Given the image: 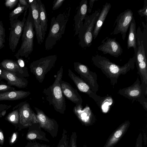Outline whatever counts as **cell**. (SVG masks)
Masks as SVG:
<instances>
[{"label":"cell","mask_w":147,"mask_h":147,"mask_svg":"<svg viewBox=\"0 0 147 147\" xmlns=\"http://www.w3.org/2000/svg\"><path fill=\"white\" fill-rule=\"evenodd\" d=\"M91 59L93 64L100 69L110 80L111 84L114 86L117 83L118 79L121 75H125L128 71L134 69L136 55L134 54L127 63L121 66L112 62L106 57L98 54L93 56Z\"/></svg>","instance_id":"6da1fadb"},{"label":"cell","mask_w":147,"mask_h":147,"mask_svg":"<svg viewBox=\"0 0 147 147\" xmlns=\"http://www.w3.org/2000/svg\"><path fill=\"white\" fill-rule=\"evenodd\" d=\"M71 10L70 7H67L63 12L51 19L49 32L45 42L46 50L52 49L61 39L65 32Z\"/></svg>","instance_id":"7a4b0ae2"},{"label":"cell","mask_w":147,"mask_h":147,"mask_svg":"<svg viewBox=\"0 0 147 147\" xmlns=\"http://www.w3.org/2000/svg\"><path fill=\"white\" fill-rule=\"evenodd\" d=\"M63 67L61 66L57 71L54 82L49 87L44 88L42 93L50 105L55 110L64 114L66 109L65 99L61 89L60 82L62 80Z\"/></svg>","instance_id":"3957f363"},{"label":"cell","mask_w":147,"mask_h":147,"mask_svg":"<svg viewBox=\"0 0 147 147\" xmlns=\"http://www.w3.org/2000/svg\"><path fill=\"white\" fill-rule=\"evenodd\" d=\"M28 9V15L22 35V44L20 49L14 55L17 59L20 57H28L33 51L35 32L34 29V24L30 6Z\"/></svg>","instance_id":"277c9868"},{"label":"cell","mask_w":147,"mask_h":147,"mask_svg":"<svg viewBox=\"0 0 147 147\" xmlns=\"http://www.w3.org/2000/svg\"><path fill=\"white\" fill-rule=\"evenodd\" d=\"M100 10L99 9L96 10L85 18L83 26L78 34L79 44L82 48L89 47L92 44V32Z\"/></svg>","instance_id":"5b68a950"},{"label":"cell","mask_w":147,"mask_h":147,"mask_svg":"<svg viewBox=\"0 0 147 147\" xmlns=\"http://www.w3.org/2000/svg\"><path fill=\"white\" fill-rule=\"evenodd\" d=\"M57 59L56 55H50L34 61L30 63V71L39 83L43 82L46 75L54 67Z\"/></svg>","instance_id":"8992f818"},{"label":"cell","mask_w":147,"mask_h":147,"mask_svg":"<svg viewBox=\"0 0 147 147\" xmlns=\"http://www.w3.org/2000/svg\"><path fill=\"white\" fill-rule=\"evenodd\" d=\"M19 121L18 130L26 128L32 124L38 123L36 115L32 110L30 105L24 102L20 105L19 110Z\"/></svg>","instance_id":"52a82bcc"},{"label":"cell","mask_w":147,"mask_h":147,"mask_svg":"<svg viewBox=\"0 0 147 147\" xmlns=\"http://www.w3.org/2000/svg\"><path fill=\"white\" fill-rule=\"evenodd\" d=\"M27 10L24 12L22 20H16L10 22V27L9 38V48L14 52L17 47L20 37L22 36L24 24L26 20Z\"/></svg>","instance_id":"ba28073f"},{"label":"cell","mask_w":147,"mask_h":147,"mask_svg":"<svg viewBox=\"0 0 147 147\" xmlns=\"http://www.w3.org/2000/svg\"><path fill=\"white\" fill-rule=\"evenodd\" d=\"M74 67L75 71L80 75V78L88 85L92 90L96 93L99 88L96 73L91 71L87 66L79 62H74Z\"/></svg>","instance_id":"9c48e42d"},{"label":"cell","mask_w":147,"mask_h":147,"mask_svg":"<svg viewBox=\"0 0 147 147\" xmlns=\"http://www.w3.org/2000/svg\"><path fill=\"white\" fill-rule=\"evenodd\" d=\"M134 18L133 12L131 9H127L121 13L116 20L115 24L116 25L111 34L121 33L122 39L125 40L126 33Z\"/></svg>","instance_id":"30bf717a"},{"label":"cell","mask_w":147,"mask_h":147,"mask_svg":"<svg viewBox=\"0 0 147 147\" xmlns=\"http://www.w3.org/2000/svg\"><path fill=\"white\" fill-rule=\"evenodd\" d=\"M34 108L36 112L38 123L41 128L47 132L53 138L56 137L59 127L57 121L55 119L49 117L41 109L36 107Z\"/></svg>","instance_id":"8fae6325"},{"label":"cell","mask_w":147,"mask_h":147,"mask_svg":"<svg viewBox=\"0 0 147 147\" xmlns=\"http://www.w3.org/2000/svg\"><path fill=\"white\" fill-rule=\"evenodd\" d=\"M68 75L74 82L79 90L85 93L93 99L99 106H100L105 97H100L92 90L88 85L81 78L76 76L69 69Z\"/></svg>","instance_id":"7c38bea8"},{"label":"cell","mask_w":147,"mask_h":147,"mask_svg":"<svg viewBox=\"0 0 147 147\" xmlns=\"http://www.w3.org/2000/svg\"><path fill=\"white\" fill-rule=\"evenodd\" d=\"M98 50L104 54H109L115 57H118L122 53L123 50L120 44L116 40V38L107 37L101 42L98 47Z\"/></svg>","instance_id":"4fadbf2b"},{"label":"cell","mask_w":147,"mask_h":147,"mask_svg":"<svg viewBox=\"0 0 147 147\" xmlns=\"http://www.w3.org/2000/svg\"><path fill=\"white\" fill-rule=\"evenodd\" d=\"M120 95L132 100L133 103L144 94L138 77L131 86L119 90L117 92Z\"/></svg>","instance_id":"5bb4252c"},{"label":"cell","mask_w":147,"mask_h":147,"mask_svg":"<svg viewBox=\"0 0 147 147\" xmlns=\"http://www.w3.org/2000/svg\"><path fill=\"white\" fill-rule=\"evenodd\" d=\"M60 83L61 90L64 96L76 104V105H82V99L77 90L66 82L61 80Z\"/></svg>","instance_id":"9a60e30c"},{"label":"cell","mask_w":147,"mask_h":147,"mask_svg":"<svg viewBox=\"0 0 147 147\" xmlns=\"http://www.w3.org/2000/svg\"><path fill=\"white\" fill-rule=\"evenodd\" d=\"M87 3V0H82L74 16L75 36L78 34L79 31L83 26L85 18L87 15L88 8Z\"/></svg>","instance_id":"2e32d148"},{"label":"cell","mask_w":147,"mask_h":147,"mask_svg":"<svg viewBox=\"0 0 147 147\" xmlns=\"http://www.w3.org/2000/svg\"><path fill=\"white\" fill-rule=\"evenodd\" d=\"M33 20L35 32L38 44L41 45L43 42L39 15V5L37 0H34L30 4Z\"/></svg>","instance_id":"e0dca14e"},{"label":"cell","mask_w":147,"mask_h":147,"mask_svg":"<svg viewBox=\"0 0 147 147\" xmlns=\"http://www.w3.org/2000/svg\"><path fill=\"white\" fill-rule=\"evenodd\" d=\"M0 76L5 80L11 86L21 88L26 87L28 85V81L26 79L19 78L15 74L4 69L0 71Z\"/></svg>","instance_id":"ac0fdd59"},{"label":"cell","mask_w":147,"mask_h":147,"mask_svg":"<svg viewBox=\"0 0 147 147\" xmlns=\"http://www.w3.org/2000/svg\"><path fill=\"white\" fill-rule=\"evenodd\" d=\"M26 138L29 141L39 140L48 142L49 140L47 138L45 133L42 130L39 124L35 123L28 127Z\"/></svg>","instance_id":"d6986e66"},{"label":"cell","mask_w":147,"mask_h":147,"mask_svg":"<svg viewBox=\"0 0 147 147\" xmlns=\"http://www.w3.org/2000/svg\"><path fill=\"white\" fill-rule=\"evenodd\" d=\"M111 7V4L107 2L101 9L92 32L94 39H95L97 37Z\"/></svg>","instance_id":"ffe728a7"},{"label":"cell","mask_w":147,"mask_h":147,"mask_svg":"<svg viewBox=\"0 0 147 147\" xmlns=\"http://www.w3.org/2000/svg\"><path fill=\"white\" fill-rule=\"evenodd\" d=\"M29 91L12 90L0 93V101L14 100L25 98L30 95Z\"/></svg>","instance_id":"44dd1931"},{"label":"cell","mask_w":147,"mask_h":147,"mask_svg":"<svg viewBox=\"0 0 147 147\" xmlns=\"http://www.w3.org/2000/svg\"><path fill=\"white\" fill-rule=\"evenodd\" d=\"M129 32L127 40V48H131L134 49L135 55L137 52V40L136 38V24L134 18L131 22L129 26Z\"/></svg>","instance_id":"7402d4cb"},{"label":"cell","mask_w":147,"mask_h":147,"mask_svg":"<svg viewBox=\"0 0 147 147\" xmlns=\"http://www.w3.org/2000/svg\"><path fill=\"white\" fill-rule=\"evenodd\" d=\"M73 111L75 115L82 122L84 123L89 122L91 114L88 107L86 106L83 109L82 105H76Z\"/></svg>","instance_id":"603a6c76"},{"label":"cell","mask_w":147,"mask_h":147,"mask_svg":"<svg viewBox=\"0 0 147 147\" xmlns=\"http://www.w3.org/2000/svg\"><path fill=\"white\" fill-rule=\"evenodd\" d=\"M39 5V15L43 39L44 40L48 26V19L44 4L40 0H37Z\"/></svg>","instance_id":"cb8c5ba5"},{"label":"cell","mask_w":147,"mask_h":147,"mask_svg":"<svg viewBox=\"0 0 147 147\" xmlns=\"http://www.w3.org/2000/svg\"><path fill=\"white\" fill-rule=\"evenodd\" d=\"M0 65L4 69L15 75L16 72L19 71L21 74L25 72L29 75L27 70L23 69V68L21 67L17 63L12 60L4 59L1 63Z\"/></svg>","instance_id":"d4e9b609"},{"label":"cell","mask_w":147,"mask_h":147,"mask_svg":"<svg viewBox=\"0 0 147 147\" xmlns=\"http://www.w3.org/2000/svg\"><path fill=\"white\" fill-rule=\"evenodd\" d=\"M17 5V7L9 13V17L10 22L17 20L18 17L23 12L27 10L30 7V6H21L18 3Z\"/></svg>","instance_id":"484cf974"},{"label":"cell","mask_w":147,"mask_h":147,"mask_svg":"<svg viewBox=\"0 0 147 147\" xmlns=\"http://www.w3.org/2000/svg\"><path fill=\"white\" fill-rule=\"evenodd\" d=\"M5 119L18 128L19 121L18 111L16 109L11 112L6 116Z\"/></svg>","instance_id":"4316f807"},{"label":"cell","mask_w":147,"mask_h":147,"mask_svg":"<svg viewBox=\"0 0 147 147\" xmlns=\"http://www.w3.org/2000/svg\"><path fill=\"white\" fill-rule=\"evenodd\" d=\"M57 147H71L67 131L65 128L63 129L62 137L59 141Z\"/></svg>","instance_id":"83f0119b"},{"label":"cell","mask_w":147,"mask_h":147,"mask_svg":"<svg viewBox=\"0 0 147 147\" xmlns=\"http://www.w3.org/2000/svg\"><path fill=\"white\" fill-rule=\"evenodd\" d=\"M138 14L141 16H145L146 21H147V0L144 1V5L143 8L139 9L138 11Z\"/></svg>","instance_id":"f1b7e54d"},{"label":"cell","mask_w":147,"mask_h":147,"mask_svg":"<svg viewBox=\"0 0 147 147\" xmlns=\"http://www.w3.org/2000/svg\"><path fill=\"white\" fill-rule=\"evenodd\" d=\"M24 147H51L50 146L46 144H41L34 141H29Z\"/></svg>","instance_id":"f546056e"},{"label":"cell","mask_w":147,"mask_h":147,"mask_svg":"<svg viewBox=\"0 0 147 147\" xmlns=\"http://www.w3.org/2000/svg\"><path fill=\"white\" fill-rule=\"evenodd\" d=\"M18 0H5V6L11 9L18 3Z\"/></svg>","instance_id":"4dcf8cb0"},{"label":"cell","mask_w":147,"mask_h":147,"mask_svg":"<svg viewBox=\"0 0 147 147\" xmlns=\"http://www.w3.org/2000/svg\"><path fill=\"white\" fill-rule=\"evenodd\" d=\"M77 138V134L76 132L72 133L71 135L69 142L71 147H77L76 144Z\"/></svg>","instance_id":"1f68e13d"},{"label":"cell","mask_w":147,"mask_h":147,"mask_svg":"<svg viewBox=\"0 0 147 147\" xmlns=\"http://www.w3.org/2000/svg\"><path fill=\"white\" fill-rule=\"evenodd\" d=\"M5 30L3 27L2 22L0 21V40L3 43L5 42Z\"/></svg>","instance_id":"d6a6232c"},{"label":"cell","mask_w":147,"mask_h":147,"mask_svg":"<svg viewBox=\"0 0 147 147\" xmlns=\"http://www.w3.org/2000/svg\"><path fill=\"white\" fill-rule=\"evenodd\" d=\"M14 89V88L4 84H0V93L1 92H7V91H12Z\"/></svg>","instance_id":"836d02e7"},{"label":"cell","mask_w":147,"mask_h":147,"mask_svg":"<svg viewBox=\"0 0 147 147\" xmlns=\"http://www.w3.org/2000/svg\"><path fill=\"white\" fill-rule=\"evenodd\" d=\"M65 0H55L53 3L52 9L55 10L59 8L62 5Z\"/></svg>","instance_id":"e575fe53"},{"label":"cell","mask_w":147,"mask_h":147,"mask_svg":"<svg viewBox=\"0 0 147 147\" xmlns=\"http://www.w3.org/2000/svg\"><path fill=\"white\" fill-rule=\"evenodd\" d=\"M137 101L143 106L144 109L147 110V101L146 98H145L144 95H143Z\"/></svg>","instance_id":"d590c367"},{"label":"cell","mask_w":147,"mask_h":147,"mask_svg":"<svg viewBox=\"0 0 147 147\" xmlns=\"http://www.w3.org/2000/svg\"><path fill=\"white\" fill-rule=\"evenodd\" d=\"M18 134L17 131L14 132L13 133L9 140L10 145L12 146L16 142L18 136Z\"/></svg>","instance_id":"8d00e7d4"},{"label":"cell","mask_w":147,"mask_h":147,"mask_svg":"<svg viewBox=\"0 0 147 147\" xmlns=\"http://www.w3.org/2000/svg\"><path fill=\"white\" fill-rule=\"evenodd\" d=\"M98 0H90L89 1V7L88 8L87 12L89 13H90L92 10L93 4L95 1Z\"/></svg>","instance_id":"74e56055"},{"label":"cell","mask_w":147,"mask_h":147,"mask_svg":"<svg viewBox=\"0 0 147 147\" xmlns=\"http://www.w3.org/2000/svg\"><path fill=\"white\" fill-rule=\"evenodd\" d=\"M4 141L5 139L3 131L0 128V145H3Z\"/></svg>","instance_id":"f35d334b"},{"label":"cell","mask_w":147,"mask_h":147,"mask_svg":"<svg viewBox=\"0 0 147 147\" xmlns=\"http://www.w3.org/2000/svg\"><path fill=\"white\" fill-rule=\"evenodd\" d=\"M122 134V130H119L116 131L114 135L113 138L116 139L119 138Z\"/></svg>","instance_id":"ab89813d"},{"label":"cell","mask_w":147,"mask_h":147,"mask_svg":"<svg viewBox=\"0 0 147 147\" xmlns=\"http://www.w3.org/2000/svg\"><path fill=\"white\" fill-rule=\"evenodd\" d=\"M20 5L23 6H29V5L26 0H18V3Z\"/></svg>","instance_id":"60d3db41"},{"label":"cell","mask_w":147,"mask_h":147,"mask_svg":"<svg viewBox=\"0 0 147 147\" xmlns=\"http://www.w3.org/2000/svg\"><path fill=\"white\" fill-rule=\"evenodd\" d=\"M18 63L21 67L24 68V63L22 59H18Z\"/></svg>","instance_id":"b9f144b4"},{"label":"cell","mask_w":147,"mask_h":147,"mask_svg":"<svg viewBox=\"0 0 147 147\" xmlns=\"http://www.w3.org/2000/svg\"><path fill=\"white\" fill-rule=\"evenodd\" d=\"M9 107L5 105H0V111H2L4 110L5 109H7V108H9Z\"/></svg>","instance_id":"7bdbcfd3"},{"label":"cell","mask_w":147,"mask_h":147,"mask_svg":"<svg viewBox=\"0 0 147 147\" xmlns=\"http://www.w3.org/2000/svg\"><path fill=\"white\" fill-rule=\"evenodd\" d=\"M6 113V111L3 110L2 111H0V118L4 116Z\"/></svg>","instance_id":"ee69618b"},{"label":"cell","mask_w":147,"mask_h":147,"mask_svg":"<svg viewBox=\"0 0 147 147\" xmlns=\"http://www.w3.org/2000/svg\"><path fill=\"white\" fill-rule=\"evenodd\" d=\"M4 46L3 43L0 40V49Z\"/></svg>","instance_id":"f6af8a7d"},{"label":"cell","mask_w":147,"mask_h":147,"mask_svg":"<svg viewBox=\"0 0 147 147\" xmlns=\"http://www.w3.org/2000/svg\"><path fill=\"white\" fill-rule=\"evenodd\" d=\"M0 147H2L0 145Z\"/></svg>","instance_id":"bcb514c9"},{"label":"cell","mask_w":147,"mask_h":147,"mask_svg":"<svg viewBox=\"0 0 147 147\" xmlns=\"http://www.w3.org/2000/svg\"></svg>","instance_id":"7dc6e473"}]
</instances>
